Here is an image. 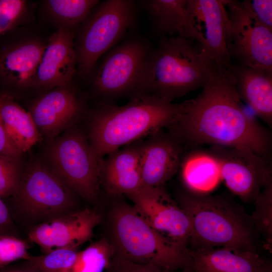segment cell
Instances as JSON below:
<instances>
[{
  "label": "cell",
  "mask_w": 272,
  "mask_h": 272,
  "mask_svg": "<svg viewBox=\"0 0 272 272\" xmlns=\"http://www.w3.org/2000/svg\"><path fill=\"white\" fill-rule=\"evenodd\" d=\"M241 101L229 67L217 65L198 95L180 103L170 133L181 143L246 148L268 160L271 135Z\"/></svg>",
  "instance_id": "obj_1"
},
{
  "label": "cell",
  "mask_w": 272,
  "mask_h": 272,
  "mask_svg": "<svg viewBox=\"0 0 272 272\" xmlns=\"http://www.w3.org/2000/svg\"><path fill=\"white\" fill-rule=\"evenodd\" d=\"M217 64L194 40L163 37L149 55L139 97L169 102L202 88Z\"/></svg>",
  "instance_id": "obj_2"
},
{
  "label": "cell",
  "mask_w": 272,
  "mask_h": 272,
  "mask_svg": "<svg viewBox=\"0 0 272 272\" xmlns=\"http://www.w3.org/2000/svg\"><path fill=\"white\" fill-rule=\"evenodd\" d=\"M180 103L152 97L131 99L117 106L100 103L91 114L88 139L100 159L147 134L169 127L175 121Z\"/></svg>",
  "instance_id": "obj_3"
},
{
  "label": "cell",
  "mask_w": 272,
  "mask_h": 272,
  "mask_svg": "<svg viewBox=\"0 0 272 272\" xmlns=\"http://www.w3.org/2000/svg\"><path fill=\"white\" fill-rule=\"evenodd\" d=\"M179 202L190 222L188 248L256 251L251 218L233 201L188 192L180 195Z\"/></svg>",
  "instance_id": "obj_4"
},
{
  "label": "cell",
  "mask_w": 272,
  "mask_h": 272,
  "mask_svg": "<svg viewBox=\"0 0 272 272\" xmlns=\"http://www.w3.org/2000/svg\"><path fill=\"white\" fill-rule=\"evenodd\" d=\"M114 256L168 270L188 267L189 249L166 239L151 227L133 206L114 203L108 215Z\"/></svg>",
  "instance_id": "obj_5"
},
{
  "label": "cell",
  "mask_w": 272,
  "mask_h": 272,
  "mask_svg": "<svg viewBox=\"0 0 272 272\" xmlns=\"http://www.w3.org/2000/svg\"><path fill=\"white\" fill-rule=\"evenodd\" d=\"M45 158L48 166L76 195L90 203L98 201L102 159L95 154L81 129L72 127L49 141Z\"/></svg>",
  "instance_id": "obj_6"
},
{
  "label": "cell",
  "mask_w": 272,
  "mask_h": 272,
  "mask_svg": "<svg viewBox=\"0 0 272 272\" xmlns=\"http://www.w3.org/2000/svg\"><path fill=\"white\" fill-rule=\"evenodd\" d=\"M135 6L128 0L99 3L81 25L75 48L78 69L88 77L99 59L108 52L134 22Z\"/></svg>",
  "instance_id": "obj_7"
},
{
  "label": "cell",
  "mask_w": 272,
  "mask_h": 272,
  "mask_svg": "<svg viewBox=\"0 0 272 272\" xmlns=\"http://www.w3.org/2000/svg\"><path fill=\"white\" fill-rule=\"evenodd\" d=\"M75 195L45 161L36 158L23 168L14 194L22 212L44 221L74 211Z\"/></svg>",
  "instance_id": "obj_8"
},
{
  "label": "cell",
  "mask_w": 272,
  "mask_h": 272,
  "mask_svg": "<svg viewBox=\"0 0 272 272\" xmlns=\"http://www.w3.org/2000/svg\"><path fill=\"white\" fill-rule=\"evenodd\" d=\"M151 51L146 43L137 39L128 40L110 49L93 75L95 91L107 102L125 96L131 99L139 97Z\"/></svg>",
  "instance_id": "obj_9"
},
{
  "label": "cell",
  "mask_w": 272,
  "mask_h": 272,
  "mask_svg": "<svg viewBox=\"0 0 272 272\" xmlns=\"http://www.w3.org/2000/svg\"><path fill=\"white\" fill-rule=\"evenodd\" d=\"M227 16V44L232 61L272 71V30L262 24L248 0H222Z\"/></svg>",
  "instance_id": "obj_10"
},
{
  "label": "cell",
  "mask_w": 272,
  "mask_h": 272,
  "mask_svg": "<svg viewBox=\"0 0 272 272\" xmlns=\"http://www.w3.org/2000/svg\"><path fill=\"white\" fill-rule=\"evenodd\" d=\"M209 151L219 160L221 178L227 188L245 202L254 201L272 179L267 160L250 150L211 146Z\"/></svg>",
  "instance_id": "obj_11"
},
{
  "label": "cell",
  "mask_w": 272,
  "mask_h": 272,
  "mask_svg": "<svg viewBox=\"0 0 272 272\" xmlns=\"http://www.w3.org/2000/svg\"><path fill=\"white\" fill-rule=\"evenodd\" d=\"M149 225L166 239L188 248L191 234L189 219L181 207L162 186H143L126 195Z\"/></svg>",
  "instance_id": "obj_12"
},
{
  "label": "cell",
  "mask_w": 272,
  "mask_h": 272,
  "mask_svg": "<svg viewBox=\"0 0 272 272\" xmlns=\"http://www.w3.org/2000/svg\"><path fill=\"white\" fill-rule=\"evenodd\" d=\"M192 39L217 65L232 63L227 44V16L222 0H187Z\"/></svg>",
  "instance_id": "obj_13"
},
{
  "label": "cell",
  "mask_w": 272,
  "mask_h": 272,
  "mask_svg": "<svg viewBox=\"0 0 272 272\" xmlns=\"http://www.w3.org/2000/svg\"><path fill=\"white\" fill-rule=\"evenodd\" d=\"M101 221V215L94 210L74 211L42 222L30 230L28 237L43 253L59 248L77 249L92 237Z\"/></svg>",
  "instance_id": "obj_14"
},
{
  "label": "cell",
  "mask_w": 272,
  "mask_h": 272,
  "mask_svg": "<svg viewBox=\"0 0 272 272\" xmlns=\"http://www.w3.org/2000/svg\"><path fill=\"white\" fill-rule=\"evenodd\" d=\"M84 110L82 100L70 84L53 88L35 100L29 113L48 142L73 127Z\"/></svg>",
  "instance_id": "obj_15"
},
{
  "label": "cell",
  "mask_w": 272,
  "mask_h": 272,
  "mask_svg": "<svg viewBox=\"0 0 272 272\" xmlns=\"http://www.w3.org/2000/svg\"><path fill=\"white\" fill-rule=\"evenodd\" d=\"M77 65L73 31L58 27L46 42L32 87L52 89L68 85Z\"/></svg>",
  "instance_id": "obj_16"
},
{
  "label": "cell",
  "mask_w": 272,
  "mask_h": 272,
  "mask_svg": "<svg viewBox=\"0 0 272 272\" xmlns=\"http://www.w3.org/2000/svg\"><path fill=\"white\" fill-rule=\"evenodd\" d=\"M142 143L140 168L143 186L161 187L178 171L181 162V143L172 134H152Z\"/></svg>",
  "instance_id": "obj_17"
},
{
  "label": "cell",
  "mask_w": 272,
  "mask_h": 272,
  "mask_svg": "<svg viewBox=\"0 0 272 272\" xmlns=\"http://www.w3.org/2000/svg\"><path fill=\"white\" fill-rule=\"evenodd\" d=\"M191 272H270L271 266L256 251L229 247L189 248Z\"/></svg>",
  "instance_id": "obj_18"
},
{
  "label": "cell",
  "mask_w": 272,
  "mask_h": 272,
  "mask_svg": "<svg viewBox=\"0 0 272 272\" xmlns=\"http://www.w3.org/2000/svg\"><path fill=\"white\" fill-rule=\"evenodd\" d=\"M46 42L36 38L7 44L0 50V80L16 88L32 87Z\"/></svg>",
  "instance_id": "obj_19"
},
{
  "label": "cell",
  "mask_w": 272,
  "mask_h": 272,
  "mask_svg": "<svg viewBox=\"0 0 272 272\" xmlns=\"http://www.w3.org/2000/svg\"><path fill=\"white\" fill-rule=\"evenodd\" d=\"M142 143L133 144L108 154L102 161L100 181L112 195H125L143 186L140 168Z\"/></svg>",
  "instance_id": "obj_20"
},
{
  "label": "cell",
  "mask_w": 272,
  "mask_h": 272,
  "mask_svg": "<svg viewBox=\"0 0 272 272\" xmlns=\"http://www.w3.org/2000/svg\"><path fill=\"white\" fill-rule=\"evenodd\" d=\"M229 69L241 100L269 126L272 125V71L232 62Z\"/></svg>",
  "instance_id": "obj_21"
},
{
  "label": "cell",
  "mask_w": 272,
  "mask_h": 272,
  "mask_svg": "<svg viewBox=\"0 0 272 272\" xmlns=\"http://www.w3.org/2000/svg\"><path fill=\"white\" fill-rule=\"evenodd\" d=\"M179 168L185 186L194 194H209L222 180L219 160L209 150L188 153L181 160Z\"/></svg>",
  "instance_id": "obj_22"
},
{
  "label": "cell",
  "mask_w": 272,
  "mask_h": 272,
  "mask_svg": "<svg viewBox=\"0 0 272 272\" xmlns=\"http://www.w3.org/2000/svg\"><path fill=\"white\" fill-rule=\"evenodd\" d=\"M0 116L9 138L21 153L42 140L30 113L6 94L0 93Z\"/></svg>",
  "instance_id": "obj_23"
},
{
  "label": "cell",
  "mask_w": 272,
  "mask_h": 272,
  "mask_svg": "<svg viewBox=\"0 0 272 272\" xmlns=\"http://www.w3.org/2000/svg\"><path fill=\"white\" fill-rule=\"evenodd\" d=\"M153 24L163 37L192 39L187 0L144 1Z\"/></svg>",
  "instance_id": "obj_24"
},
{
  "label": "cell",
  "mask_w": 272,
  "mask_h": 272,
  "mask_svg": "<svg viewBox=\"0 0 272 272\" xmlns=\"http://www.w3.org/2000/svg\"><path fill=\"white\" fill-rule=\"evenodd\" d=\"M100 3L98 0H48L44 8L58 26L72 30L81 25Z\"/></svg>",
  "instance_id": "obj_25"
},
{
  "label": "cell",
  "mask_w": 272,
  "mask_h": 272,
  "mask_svg": "<svg viewBox=\"0 0 272 272\" xmlns=\"http://www.w3.org/2000/svg\"><path fill=\"white\" fill-rule=\"evenodd\" d=\"M114 254L109 240L102 237L79 251L75 262L67 272H105Z\"/></svg>",
  "instance_id": "obj_26"
},
{
  "label": "cell",
  "mask_w": 272,
  "mask_h": 272,
  "mask_svg": "<svg viewBox=\"0 0 272 272\" xmlns=\"http://www.w3.org/2000/svg\"><path fill=\"white\" fill-rule=\"evenodd\" d=\"M79 251L77 249L59 248L31 256L26 261L40 272H67L75 262Z\"/></svg>",
  "instance_id": "obj_27"
},
{
  "label": "cell",
  "mask_w": 272,
  "mask_h": 272,
  "mask_svg": "<svg viewBox=\"0 0 272 272\" xmlns=\"http://www.w3.org/2000/svg\"><path fill=\"white\" fill-rule=\"evenodd\" d=\"M256 210L251 216L254 227L264 236L267 244L271 243L272 179L255 199Z\"/></svg>",
  "instance_id": "obj_28"
},
{
  "label": "cell",
  "mask_w": 272,
  "mask_h": 272,
  "mask_svg": "<svg viewBox=\"0 0 272 272\" xmlns=\"http://www.w3.org/2000/svg\"><path fill=\"white\" fill-rule=\"evenodd\" d=\"M23 169L20 158L0 154V196L14 195Z\"/></svg>",
  "instance_id": "obj_29"
},
{
  "label": "cell",
  "mask_w": 272,
  "mask_h": 272,
  "mask_svg": "<svg viewBox=\"0 0 272 272\" xmlns=\"http://www.w3.org/2000/svg\"><path fill=\"white\" fill-rule=\"evenodd\" d=\"M27 11L23 0H0V36L12 30L22 22Z\"/></svg>",
  "instance_id": "obj_30"
},
{
  "label": "cell",
  "mask_w": 272,
  "mask_h": 272,
  "mask_svg": "<svg viewBox=\"0 0 272 272\" xmlns=\"http://www.w3.org/2000/svg\"><path fill=\"white\" fill-rule=\"evenodd\" d=\"M30 256L25 242L0 232V270L11 262L27 260Z\"/></svg>",
  "instance_id": "obj_31"
},
{
  "label": "cell",
  "mask_w": 272,
  "mask_h": 272,
  "mask_svg": "<svg viewBox=\"0 0 272 272\" xmlns=\"http://www.w3.org/2000/svg\"><path fill=\"white\" fill-rule=\"evenodd\" d=\"M105 272H191L188 268L181 270H168L151 264H140L113 256Z\"/></svg>",
  "instance_id": "obj_32"
},
{
  "label": "cell",
  "mask_w": 272,
  "mask_h": 272,
  "mask_svg": "<svg viewBox=\"0 0 272 272\" xmlns=\"http://www.w3.org/2000/svg\"><path fill=\"white\" fill-rule=\"evenodd\" d=\"M248 3L258 21L272 30V1L248 0Z\"/></svg>",
  "instance_id": "obj_33"
},
{
  "label": "cell",
  "mask_w": 272,
  "mask_h": 272,
  "mask_svg": "<svg viewBox=\"0 0 272 272\" xmlns=\"http://www.w3.org/2000/svg\"><path fill=\"white\" fill-rule=\"evenodd\" d=\"M0 154L20 158L21 153L9 138L0 116Z\"/></svg>",
  "instance_id": "obj_34"
},
{
  "label": "cell",
  "mask_w": 272,
  "mask_h": 272,
  "mask_svg": "<svg viewBox=\"0 0 272 272\" xmlns=\"http://www.w3.org/2000/svg\"><path fill=\"white\" fill-rule=\"evenodd\" d=\"M2 198L0 196V230L6 227L10 221L8 208Z\"/></svg>",
  "instance_id": "obj_35"
},
{
  "label": "cell",
  "mask_w": 272,
  "mask_h": 272,
  "mask_svg": "<svg viewBox=\"0 0 272 272\" xmlns=\"http://www.w3.org/2000/svg\"><path fill=\"white\" fill-rule=\"evenodd\" d=\"M0 272H40L26 261V264L19 268L0 270Z\"/></svg>",
  "instance_id": "obj_36"
}]
</instances>
